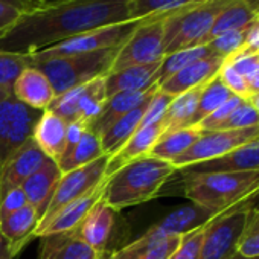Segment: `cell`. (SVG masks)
I'll return each mask as SVG.
<instances>
[{
	"label": "cell",
	"mask_w": 259,
	"mask_h": 259,
	"mask_svg": "<svg viewBox=\"0 0 259 259\" xmlns=\"http://www.w3.org/2000/svg\"><path fill=\"white\" fill-rule=\"evenodd\" d=\"M130 20L126 0H63L25 11L0 34V51L32 55L79 34Z\"/></svg>",
	"instance_id": "cell-1"
},
{
	"label": "cell",
	"mask_w": 259,
	"mask_h": 259,
	"mask_svg": "<svg viewBox=\"0 0 259 259\" xmlns=\"http://www.w3.org/2000/svg\"><path fill=\"white\" fill-rule=\"evenodd\" d=\"M176 172V168L169 162L150 154L139 157L107 176L102 198L117 212L147 203L157 197Z\"/></svg>",
	"instance_id": "cell-2"
},
{
	"label": "cell",
	"mask_w": 259,
	"mask_h": 259,
	"mask_svg": "<svg viewBox=\"0 0 259 259\" xmlns=\"http://www.w3.org/2000/svg\"><path fill=\"white\" fill-rule=\"evenodd\" d=\"M185 197L207 209L224 212L259 194V171L182 176Z\"/></svg>",
	"instance_id": "cell-3"
},
{
	"label": "cell",
	"mask_w": 259,
	"mask_h": 259,
	"mask_svg": "<svg viewBox=\"0 0 259 259\" xmlns=\"http://www.w3.org/2000/svg\"><path fill=\"white\" fill-rule=\"evenodd\" d=\"M119 46L89 54L46 60H32L28 57V63L48 76L55 95L58 96L76 85H81L99 76H105L111 69V63Z\"/></svg>",
	"instance_id": "cell-4"
},
{
	"label": "cell",
	"mask_w": 259,
	"mask_h": 259,
	"mask_svg": "<svg viewBox=\"0 0 259 259\" xmlns=\"http://www.w3.org/2000/svg\"><path fill=\"white\" fill-rule=\"evenodd\" d=\"M233 0H207L169 14L165 20V55L203 46L218 16Z\"/></svg>",
	"instance_id": "cell-5"
},
{
	"label": "cell",
	"mask_w": 259,
	"mask_h": 259,
	"mask_svg": "<svg viewBox=\"0 0 259 259\" xmlns=\"http://www.w3.org/2000/svg\"><path fill=\"white\" fill-rule=\"evenodd\" d=\"M169 14L142 19L117 48L110 72L130 66L150 64L165 57V20ZM108 72V73H110Z\"/></svg>",
	"instance_id": "cell-6"
},
{
	"label": "cell",
	"mask_w": 259,
	"mask_h": 259,
	"mask_svg": "<svg viewBox=\"0 0 259 259\" xmlns=\"http://www.w3.org/2000/svg\"><path fill=\"white\" fill-rule=\"evenodd\" d=\"M254 197L224 210L207 224L198 259H229L238 251Z\"/></svg>",
	"instance_id": "cell-7"
},
{
	"label": "cell",
	"mask_w": 259,
	"mask_h": 259,
	"mask_svg": "<svg viewBox=\"0 0 259 259\" xmlns=\"http://www.w3.org/2000/svg\"><path fill=\"white\" fill-rule=\"evenodd\" d=\"M41 110L31 108L13 95L0 101V174L10 159L32 138Z\"/></svg>",
	"instance_id": "cell-8"
},
{
	"label": "cell",
	"mask_w": 259,
	"mask_h": 259,
	"mask_svg": "<svg viewBox=\"0 0 259 259\" xmlns=\"http://www.w3.org/2000/svg\"><path fill=\"white\" fill-rule=\"evenodd\" d=\"M110 156H102L98 160L76 168L73 171L61 174V179L55 188V192L51 198V203L41 217L38 227L34 233V238L49 224V221L69 203L78 200L79 197L89 194L92 189H95L98 185H101L107 179V166H108Z\"/></svg>",
	"instance_id": "cell-9"
},
{
	"label": "cell",
	"mask_w": 259,
	"mask_h": 259,
	"mask_svg": "<svg viewBox=\"0 0 259 259\" xmlns=\"http://www.w3.org/2000/svg\"><path fill=\"white\" fill-rule=\"evenodd\" d=\"M105 101V76H99L55 96L46 110L55 113L67 123L82 122L90 126L99 116Z\"/></svg>",
	"instance_id": "cell-10"
},
{
	"label": "cell",
	"mask_w": 259,
	"mask_h": 259,
	"mask_svg": "<svg viewBox=\"0 0 259 259\" xmlns=\"http://www.w3.org/2000/svg\"><path fill=\"white\" fill-rule=\"evenodd\" d=\"M259 141V126L203 132L195 144L172 162L176 171L218 159L241 145Z\"/></svg>",
	"instance_id": "cell-11"
},
{
	"label": "cell",
	"mask_w": 259,
	"mask_h": 259,
	"mask_svg": "<svg viewBox=\"0 0 259 259\" xmlns=\"http://www.w3.org/2000/svg\"><path fill=\"white\" fill-rule=\"evenodd\" d=\"M139 22L141 20H126L122 23L102 26V28L79 34L76 37H72L66 41H61L55 46L38 51L28 57L32 60H46V58L69 57V55L89 54V52H95L101 49L116 48L132 34V31L138 26Z\"/></svg>",
	"instance_id": "cell-12"
},
{
	"label": "cell",
	"mask_w": 259,
	"mask_h": 259,
	"mask_svg": "<svg viewBox=\"0 0 259 259\" xmlns=\"http://www.w3.org/2000/svg\"><path fill=\"white\" fill-rule=\"evenodd\" d=\"M116 215L117 210H114L104 201V198H101L82 220V223L73 230V233L95 251L107 257L108 244L116 226Z\"/></svg>",
	"instance_id": "cell-13"
},
{
	"label": "cell",
	"mask_w": 259,
	"mask_h": 259,
	"mask_svg": "<svg viewBox=\"0 0 259 259\" xmlns=\"http://www.w3.org/2000/svg\"><path fill=\"white\" fill-rule=\"evenodd\" d=\"M49 157L41 151V148L31 138L5 165L0 174V200L2 197L16 188H22L23 183L45 166Z\"/></svg>",
	"instance_id": "cell-14"
},
{
	"label": "cell",
	"mask_w": 259,
	"mask_h": 259,
	"mask_svg": "<svg viewBox=\"0 0 259 259\" xmlns=\"http://www.w3.org/2000/svg\"><path fill=\"white\" fill-rule=\"evenodd\" d=\"M180 239L182 236L165 235L156 226H151L136 241L117 248L105 259H168Z\"/></svg>",
	"instance_id": "cell-15"
},
{
	"label": "cell",
	"mask_w": 259,
	"mask_h": 259,
	"mask_svg": "<svg viewBox=\"0 0 259 259\" xmlns=\"http://www.w3.org/2000/svg\"><path fill=\"white\" fill-rule=\"evenodd\" d=\"M247 171H259V141L241 145L236 150L218 159L192 165L179 169L177 172H180L182 176H189V174H207V172H247Z\"/></svg>",
	"instance_id": "cell-16"
},
{
	"label": "cell",
	"mask_w": 259,
	"mask_h": 259,
	"mask_svg": "<svg viewBox=\"0 0 259 259\" xmlns=\"http://www.w3.org/2000/svg\"><path fill=\"white\" fill-rule=\"evenodd\" d=\"M223 63H224L223 57H220L217 54H210V55L186 66L185 69H182L171 78H168L165 82H162L159 85V89L171 96H177L186 90H191V89L201 85V84L207 82L209 79H212L218 73Z\"/></svg>",
	"instance_id": "cell-17"
},
{
	"label": "cell",
	"mask_w": 259,
	"mask_h": 259,
	"mask_svg": "<svg viewBox=\"0 0 259 259\" xmlns=\"http://www.w3.org/2000/svg\"><path fill=\"white\" fill-rule=\"evenodd\" d=\"M160 61L150 64L130 66L116 72H110L105 75V90L107 98L120 92H139L148 90L153 85H157Z\"/></svg>",
	"instance_id": "cell-18"
},
{
	"label": "cell",
	"mask_w": 259,
	"mask_h": 259,
	"mask_svg": "<svg viewBox=\"0 0 259 259\" xmlns=\"http://www.w3.org/2000/svg\"><path fill=\"white\" fill-rule=\"evenodd\" d=\"M13 96L31 108L45 111L57 95L48 76L41 70L29 66L17 78L13 87Z\"/></svg>",
	"instance_id": "cell-19"
},
{
	"label": "cell",
	"mask_w": 259,
	"mask_h": 259,
	"mask_svg": "<svg viewBox=\"0 0 259 259\" xmlns=\"http://www.w3.org/2000/svg\"><path fill=\"white\" fill-rule=\"evenodd\" d=\"M104 183L105 180L98 185L95 189H92L89 194L79 197L78 200L69 203L64 206L51 221L49 224L37 235V238L48 236V235H57V233H69L73 232L82 220L89 215V212L95 207V204L102 198L104 195Z\"/></svg>",
	"instance_id": "cell-20"
},
{
	"label": "cell",
	"mask_w": 259,
	"mask_h": 259,
	"mask_svg": "<svg viewBox=\"0 0 259 259\" xmlns=\"http://www.w3.org/2000/svg\"><path fill=\"white\" fill-rule=\"evenodd\" d=\"M220 213H223V212H217V210L207 209L204 206H200V204L191 201L188 204H183V206L174 209L172 212H169L165 218H162L154 226L165 235L182 236L185 233H189L192 230H197V229L209 224Z\"/></svg>",
	"instance_id": "cell-21"
},
{
	"label": "cell",
	"mask_w": 259,
	"mask_h": 259,
	"mask_svg": "<svg viewBox=\"0 0 259 259\" xmlns=\"http://www.w3.org/2000/svg\"><path fill=\"white\" fill-rule=\"evenodd\" d=\"M165 133V125L163 122L147 125V126H139L138 132L130 138L122 148L110 156L108 159V166H107V176L119 169L122 165L136 160L139 157L148 156L156 142L160 139V136Z\"/></svg>",
	"instance_id": "cell-22"
},
{
	"label": "cell",
	"mask_w": 259,
	"mask_h": 259,
	"mask_svg": "<svg viewBox=\"0 0 259 259\" xmlns=\"http://www.w3.org/2000/svg\"><path fill=\"white\" fill-rule=\"evenodd\" d=\"M67 122L55 113L45 110L35 123L32 139L41 151L54 162H58L66 150Z\"/></svg>",
	"instance_id": "cell-23"
},
{
	"label": "cell",
	"mask_w": 259,
	"mask_h": 259,
	"mask_svg": "<svg viewBox=\"0 0 259 259\" xmlns=\"http://www.w3.org/2000/svg\"><path fill=\"white\" fill-rule=\"evenodd\" d=\"M61 174L63 172L58 163L49 159L45 163V166L38 169L35 174H32L22 186L23 192L26 194L28 204L35 207V210L40 215V220L51 203V198L61 179Z\"/></svg>",
	"instance_id": "cell-24"
},
{
	"label": "cell",
	"mask_w": 259,
	"mask_h": 259,
	"mask_svg": "<svg viewBox=\"0 0 259 259\" xmlns=\"http://www.w3.org/2000/svg\"><path fill=\"white\" fill-rule=\"evenodd\" d=\"M159 85H153L148 90H139V92H120L113 96H108L99 116L93 120V123L89 126L90 130L101 136L108 126H111L117 119L130 113L133 108L141 105L145 99H148Z\"/></svg>",
	"instance_id": "cell-25"
},
{
	"label": "cell",
	"mask_w": 259,
	"mask_h": 259,
	"mask_svg": "<svg viewBox=\"0 0 259 259\" xmlns=\"http://www.w3.org/2000/svg\"><path fill=\"white\" fill-rule=\"evenodd\" d=\"M38 259H105L73 232L41 236Z\"/></svg>",
	"instance_id": "cell-26"
},
{
	"label": "cell",
	"mask_w": 259,
	"mask_h": 259,
	"mask_svg": "<svg viewBox=\"0 0 259 259\" xmlns=\"http://www.w3.org/2000/svg\"><path fill=\"white\" fill-rule=\"evenodd\" d=\"M38 212L34 206L26 204L17 212L0 220V232L17 250L22 251L23 247L34 239V233L38 227Z\"/></svg>",
	"instance_id": "cell-27"
},
{
	"label": "cell",
	"mask_w": 259,
	"mask_h": 259,
	"mask_svg": "<svg viewBox=\"0 0 259 259\" xmlns=\"http://www.w3.org/2000/svg\"><path fill=\"white\" fill-rule=\"evenodd\" d=\"M153 95L148 99H145L141 105H138L130 113H126L125 116L117 119L111 126H108L99 136L102 150L107 156H113L114 153H117L122 148V145L138 132V128L141 126V122L144 117V113L147 110V105H148L150 99L153 98Z\"/></svg>",
	"instance_id": "cell-28"
},
{
	"label": "cell",
	"mask_w": 259,
	"mask_h": 259,
	"mask_svg": "<svg viewBox=\"0 0 259 259\" xmlns=\"http://www.w3.org/2000/svg\"><path fill=\"white\" fill-rule=\"evenodd\" d=\"M201 133L203 130L198 125H189L171 130V132H165L150 151V156L172 163L177 157H180L195 144Z\"/></svg>",
	"instance_id": "cell-29"
},
{
	"label": "cell",
	"mask_w": 259,
	"mask_h": 259,
	"mask_svg": "<svg viewBox=\"0 0 259 259\" xmlns=\"http://www.w3.org/2000/svg\"><path fill=\"white\" fill-rule=\"evenodd\" d=\"M207 82L197 85L191 90H186V92L172 98V101L168 107V111L163 117L165 132H171V130H177V128H183V126L191 125L192 117H194L197 107H198L200 96H201L203 89Z\"/></svg>",
	"instance_id": "cell-30"
},
{
	"label": "cell",
	"mask_w": 259,
	"mask_h": 259,
	"mask_svg": "<svg viewBox=\"0 0 259 259\" xmlns=\"http://www.w3.org/2000/svg\"><path fill=\"white\" fill-rule=\"evenodd\" d=\"M105 156L102 145H101V139L99 136L93 132V130L87 128L82 138L79 139V142L67 153L63 154V157L57 162L61 172H69L73 171L76 168L85 166L95 160H98L99 157Z\"/></svg>",
	"instance_id": "cell-31"
},
{
	"label": "cell",
	"mask_w": 259,
	"mask_h": 259,
	"mask_svg": "<svg viewBox=\"0 0 259 259\" xmlns=\"http://www.w3.org/2000/svg\"><path fill=\"white\" fill-rule=\"evenodd\" d=\"M203 2H207V0H126L130 20H142L153 16L172 14Z\"/></svg>",
	"instance_id": "cell-32"
},
{
	"label": "cell",
	"mask_w": 259,
	"mask_h": 259,
	"mask_svg": "<svg viewBox=\"0 0 259 259\" xmlns=\"http://www.w3.org/2000/svg\"><path fill=\"white\" fill-rule=\"evenodd\" d=\"M254 20H256V17L248 11V8L244 5L242 0H233V2L218 16L204 45H207L212 38H215L224 32L247 29Z\"/></svg>",
	"instance_id": "cell-33"
},
{
	"label": "cell",
	"mask_w": 259,
	"mask_h": 259,
	"mask_svg": "<svg viewBox=\"0 0 259 259\" xmlns=\"http://www.w3.org/2000/svg\"><path fill=\"white\" fill-rule=\"evenodd\" d=\"M210 54H213L210 51V48L207 45H203V46L188 48V49H182V51L165 55L162 60V64H160L157 85L165 82L168 78H171L172 75H176L177 72H180L186 66H189V64H192V63L210 55Z\"/></svg>",
	"instance_id": "cell-34"
},
{
	"label": "cell",
	"mask_w": 259,
	"mask_h": 259,
	"mask_svg": "<svg viewBox=\"0 0 259 259\" xmlns=\"http://www.w3.org/2000/svg\"><path fill=\"white\" fill-rule=\"evenodd\" d=\"M233 93L223 84L218 73L204 85L203 93L198 101L197 111L192 117L191 125H198L204 117H207L212 111H215L220 105H223Z\"/></svg>",
	"instance_id": "cell-35"
},
{
	"label": "cell",
	"mask_w": 259,
	"mask_h": 259,
	"mask_svg": "<svg viewBox=\"0 0 259 259\" xmlns=\"http://www.w3.org/2000/svg\"><path fill=\"white\" fill-rule=\"evenodd\" d=\"M26 67H29L28 55L0 51V89L13 95V87Z\"/></svg>",
	"instance_id": "cell-36"
},
{
	"label": "cell",
	"mask_w": 259,
	"mask_h": 259,
	"mask_svg": "<svg viewBox=\"0 0 259 259\" xmlns=\"http://www.w3.org/2000/svg\"><path fill=\"white\" fill-rule=\"evenodd\" d=\"M238 253L245 257L259 256V213L250 207L245 230L238 244Z\"/></svg>",
	"instance_id": "cell-37"
},
{
	"label": "cell",
	"mask_w": 259,
	"mask_h": 259,
	"mask_svg": "<svg viewBox=\"0 0 259 259\" xmlns=\"http://www.w3.org/2000/svg\"><path fill=\"white\" fill-rule=\"evenodd\" d=\"M206 229H207V224L197 230L182 235V239H180L177 248L172 251V254L168 259H198Z\"/></svg>",
	"instance_id": "cell-38"
},
{
	"label": "cell",
	"mask_w": 259,
	"mask_h": 259,
	"mask_svg": "<svg viewBox=\"0 0 259 259\" xmlns=\"http://www.w3.org/2000/svg\"><path fill=\"white\" fill-rule=\"evenodd\" d=\"M245 31L247 29H241V31H230V32H224L215 38H212L207 46L210 48V51L220 57H223L224 60L233 54H236L239 49L244 48L245 43Z\"/></svg>",
	"instance_id": "cell-39"
},
{
	"label": "cell",
	"mask_w": 259,
	"mask_h": 259,
	"mask_svg": "<svg viewBox=\"0 0 259 259\" xmlns=\"http://www.w3.org/2000/svg\"><path fill=\"white\" fill-rule=\"evenodd\" d=\"M250 126H259V113L250 99H244L223 123L221 130H239Z\"/></svg>",
	"instance_id": "cell-40"
},
{
	"label": "cell",
	"mask_w": 259,
	"mask_h": 259,
	"mask_svg": "<svg viewBox=\"0 0 259 259\" xmlns=\"http://www.w3.org/2000/svg\"><path fill=\"white\" fill-rule=\"evenodd\" d=\"M172 98L174 96H171V95L162 92L160 89H157L156 93L153 95V98L150 99L148 105H147V110L144 113L141 126H147V125L163 122V117H165V114L168 111V107H169Z\"/></svg>",
	"instance_id": "cell-41"
},
{
	"label": "cell",
	"mask_w": 259,
	"mask_h": 259,
	"mask_svg": "<svg viewBox=\"0 0 259 259\" xmlns=\"http://www.w3.org/2000/svg\"><path fill=\"white\" fill-rule=\"evenodd\" d=\"M218 76L223 81V84L235 95L239 96L242 99H250V90L247 87L245 78L227 61L224 60V63L221 64L220 70H218Z\"/></svg>",
	"instance_id": "cell-42"
},
{
	"label": "cell",
	"mask_w": 259,
	"mask_h": 259,
	"mask_svg": "<svg viewBox=\"0 0 259 259\" xmlns=\"http://www.w3.org/2000/svg\"><path fill=\"white\" fill-rule=\"evenodd\" d=\"M244 99L239 96L232 95L223 105H220L215 111H212L207 117H204L198 126L203 130V132H212V130H221L223 123L229 119V116L235 111V108L242 102Z\"/></svg>",
	"instance_id": "cell-43"
},
{
	"label": "cell",
	"mask_w": 259,
	"mask_h": 259,
	"mask_svg": "<svg viewBox=\"0 0 259 259\" xmlns=\"http://www.w3.org/2000/svg\"><path fill=\"white\" fill-rule=\"evenodd\" d=\"M28 204V198L26 194L23 192L22 188H16L8 191L2 200H0V220L17 212L19 209H22L23 206Z\"/></svg>",
	"instance_id": "cell-44"
},
{
	"label": "cell",
	"mask_w": 259,
	"mask_h": 259,
	"mask_svg": "<svg viewBox=\"0 0 259 259\" xmlns=\"http://www.w3.org/2000/svg\"><path fill=\"white\" fill-rule=\"evenodd\" d=\"M87 128H89V126L84 125L82 122H70V123L67 125V133H66V150H64V153L70 151V150L79 142V139L82 138V135H84V132H85ZM61 157H63V156H61Z\"/></svg>",
	"instance_id": "cell-45"
},
{
	"label": "cell",
	"mask_w": 259,
	"mask_h": 259,
	"mask_svg": "<svg viewBox=\"0 0 259 259\" xmlns=\"http://www.w3.org/2000/svg\"><path fill=\"white\" fill-rule=\"evenodd\" d=\"M22 14V11H19L17 8L7 5V4H0V34L4 31H7Z\"/></svg>",
	"instance_id": "cell-46"
},
{
	"label": "cell",
	"mask_w": 259,
	"mask_h": 259,
	"mask_svg": "<svg viewBox=\"0 0 259 259\" xmlns=\"http://www.w3.org/2000/svg\"><path fill=\"white\" fill-rule=\"evenodd\" d=\"M244 48L253 54H259V17L245 31Z\"/></svg>",
	"instance_id": "cell-47"
},
{
	"label": "cell",
	"mask_w": 259,
	"mask_h": 259,
	"mask_svg": "<svg viewBox=\"0 0 259 259\" xmlns=\"http://www.w3.org/2000/svg\"><path fill=\"white\" fill-rule=\"evenodd\" d=\"M20 250H17L0 232V259H14Z\"/></svg>",
	"instance_id": "cell-48"
},
{
	"label": "cell",
	"mask_w": 259,
	"mask_h": 259,
	"mask_svg": "<svg viewBox=\"0 0 259 259\" xmlns=\"http://www.w3.org/2000/svg\"><path fill=\"white\" fill-rule=\"evenodd\" d=\"M245 82H247V87L250 90V95H257L259 93V66L256 69H253L247 76H245ZM250 96V98H251Z\"/></svg>",
	"instance_id": "cell-49"
},
{
	"label": "cell",
	"mask_w": 259,
	"mask_h": 259,
	"mask_svg": "<svg viewBox=\"0 0 259 259\" xmlns=\"http://www.w3.org/2000/svg\"><path fill=\"white\" fill-rule=\"evenodd\" d=\"M0 4L11 5V7L17 8L19 11H22V13L35 8V2H34V0H0Z\"/></svg>",
	"instance_id": "cell-50"
},
{
	"label": "cell",
	"mask_w": 259,
	"mask_h": 259,
	"mask_svg": "<svg viewBox=\"0 0 259 259\" xmlns=\"http://www.w3.org/2000/svg\"><path fill=\"white\" fill-rule=\"evenodd\" d=\"M242 2L248 8V11L257 19L259 17V0H242Z\"/></svg>",
	"instance_id": "cell-51"
},
{
	"label": "cell",
	"mask_w": 259,
	"mask_h": 259,
	"mask_svg": "<svg viewBox=\"0 0 259 259\" xmlns=\"http://www.w3.org/2000/svg\"><path fill=\"white\" fill-rule=\"evenodd\" d=\"M35 2V7H40V5H46V4H54V2H63V0H34Z\"/></svg>",
	"instance_id": "cell-52"
},
{
	"label": "cell",
	"mask_w": 259,
	"mask_h": 259,
	"mask_svg": "<svg viewBox=\"0 0 259 259\" xmlns=\"http://www.w3.org/2000/svg\"><path fill=\"white\" fill-rule=\"evenodd\" d=\"M250 101H251V104L254 105V108H256L257 113H259V93H257V95H253V96L250 98Z\"/></svg>",
	"instance_id": "cell-53"
},
{
	"label": "cell",
	"mask_w": 259,
	"mask_h": 259,
	"mask_svg": "<svg viewBox=\"0 0 259 259\" xmlns=\"http://www.w3.org/2000/svg\"><path fill=\"white\" fill-rule=\"evenodd\" d=\"M229 259H259V256H254V257H245V256H242V254H239L238 251L233 254V256H230Z\"/></svg>",
	"instance_id": "cell-54"
},
{
	"label": "cell",
	"mask_w": 259,
	"mask_h": 259,
	"mask_svg": "<svg viewBox=\"0 0 259 259\" xmlns=\"http://www.w3.org/2000/svg\"><path fill=\"white\" fill-rule=\"evenodd\" d=\"M251 209H253V210H256V212L259 213V194L254 197V200H253V204H251Z\"/></svg>",
	"instance_id": "cell-55"
},
{
	"label": "cell",
	"mask_w": 259,
	"mask_h": 259,
	"mask_svg": "<svg viewBox=\"0 0 259 259\" xmlns=\"http://www.w3.org/2000/svg\"><path fill=\"white\" fill-rule=\"evenodd\" d=\"M7 96H10V95H8L4 89H0V101H2L4 98H7Z\"/></svg>",
	"instance_id": "cell-56"
}]
</instances>
